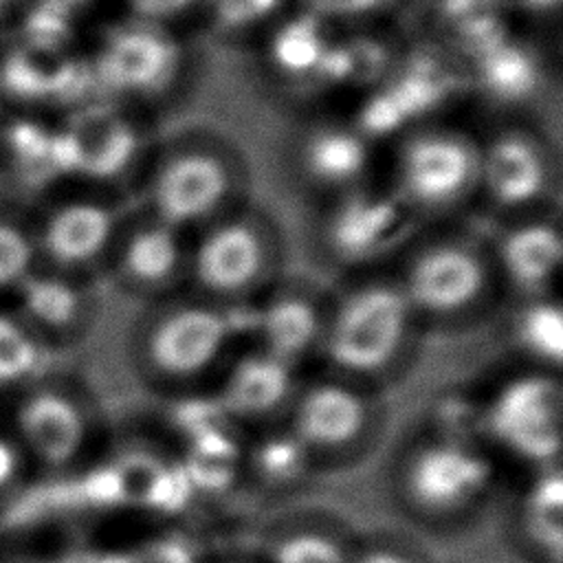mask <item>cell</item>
<instances>
[{"label": "cell", "mask_w": 563, "mask_h": 563, "mask_svg": "<svg viewBox=\"0 0 563 563\" xmlns=\"http://www.w3.org/2000/svg\"><path fill=\"white\" fill-rule=\"evenodd\" d=\"M275 7V0H220V11L227 20H253Z\"/></svg>", "instance_id": "obj_32"}, {"label": "cell", "mask_w": 563, "mask_h": 563, "mask_svg": "<svg viewBox=\"0 0 563 563\" xmlns=\"http://www.w3.org/2000/svg\"><path fill=\"white\" fill-rule=\"evenodd\" d=\"M40 361V343L31 328L0 312V385H11L31 376Z\"/></svg>", "instance_id": "obj_29"}, {"label": "cell", "mask_w": 563, "mask_h": 563, "mask_svg": "<svg viewBox=\"0 0 563 563\" xmlns=\"http://www.w3.org/2000/svg\"><path fill=\"white\" fill-rule=\"evenodd\" d=\"M420 330L391 268L345 277L330 292L317 361L325 372L378 389L405 367Z\"/></svg>", "instance_id": "obj_2"}, {"label": "cell", "mask_w": 563, "mask_h": 563, "mask_svg": "<svg viewBox=\"0 0 563 563\" xmlns=\"http://www.w3.org/2000/svg\"><path fill=\"white\" fill-rule=\"evenodd\" d=\"M59 174L84 178L99 187L134 183L145 165L141 132L117 108L90 106L75 112L53 134Z\"/></svg>", "instance_id": "obj_12"}, {"label": "cell", "mask_w": 563, "mask_h": 563, "mask_svg": "<svg viewBox=\"0 0 563 563\" xmlns=\"http://www.w3.org/2000/svg\"><path fill=\"white\" fill-rule=\"evenodd\" d=\"M189 233L134 207L117 235L108 266L128 292L152 301L187 290Z\"/></svg>", "instance_id": "obj_13"}, {"label": "cell", "mask_w": 563, "mask_h": 563, "mask_svg": "<svg viewBox=\"0 0 563 563\" xmlns=\"http://www.w3.org/2000/svg\"><path fill=\"white\" fill-rule=\"evenodd\" d=\"M508 317V341L526 367L561 372L563 306L559 295L517 299Z\"/></svg>", "instance_id": "obj_22"}, {"label": "cell", "mask_w": 563, "mask_h": 563, "mask_svg": "<svg viewBox=\"0 0 563 563\" xmlns=\"http://www.w3.org/2000/svg\"><path fill=\"white\" fill-rule=\"evenodd\" d=\"M330 292L306 279L279 277L249 303V341L303 369L319 354Z\"/></svg>", "instance_id": "obj_16"}, {"label": "cell", "mask_w": 563, "mask_h": 563, "mask_svg": "<svg viewBox=\"0 0 563 563\" xmlns=\"http://www.w3.org/2000/svg\"><path fill=\"white\" fill-rule=\"evenodd\" d=\"M35 249L29 235L9 224L0 222V288L20 284L31 268Z\"/></svg>", "instance_id": "obj_30"}, {"label": "cell", "mask_w": 563, "mask_h": 563, "mask_svg": "<svg viewBox=\"0 0 563 563\" xmlns=\"http://www.w3.org/2000/svg\"><path fill=\"white\" fill-rule=\"evenodd\" d=\"M479 431L497 457L526 471L561 464L563 383L561 372L523 367L479 398Z\"/></svg>", "instance_id": "obj_8"}, {"label": "cell", "mask_w": 563, "mask_h": 563, "mask_svg": "<svg viewBox=\"0 0 563 563\" xmlns=\"http://www.w3.org/2000/svg\"><path fill=\"white\" fill-rule=\"evenodd\" d=\"M391 273L422 330L471 323L501 295L486 238L464 229H424Z\"/></svg>", "instance_id": "obj_4"}, {"label": "cell", "mask_w": 563, "mask_h": 563, "mask_svg": "<svg viewBox=\"0 0 563 563\" xmlns=\"http://www.w3.org/2000/svg\"><path fill=\"white\" fill-rule=\"evenodd\" d=\"M427 229L387 180L369 178L321 202L317 253L345 277L387 271Z\"/></svg>", "instance_id": "obj_7"}, {"label": "cell", "mask_w": 563, "mask_h": 563, "mask_svg": "<svg viewBox=\"0 0 563 563\" xmlns=\"http://www.w3.org/2000/svg\"><path fill=\"white\" fill-rule=\"evenodd\" d=\"M303 374L271 352L244 343L209 385L220 411L242 431L282 422Z\"/></svg>", "instance_id": "obj_15"}, {"label": "cell", "mask_w": 563, "mask_h": 563, "mask_svg": "<svg viewBox=\"0 0 563 563\" xmlns=\"http://www.w3.org/2000/svg\"><path fill=\"white\" fill-rule=\"evenodd\" d=\"M128 211L114 196L59 202L42 224L40 249L62 273L108 262Z\"/></svg>", "instance_id": "obj_17"}, {"label": "cell", "mask_w": 563, "mask_h": 563, "mask_svg": "<svg viewBox=\"0 0 563 563\" xmlns=\"http://www.w3.org/2000/svg\"><path fill=\"white\" fill-rule=\"evenodd\" d=\"M20 468V460H18V451L13 449V444L0 435V490L4 486H9V482L15 477Z\"/></svg>", "instance_id": "obj_34"}, {"label": "cell", "mask_w": 563, "mask_h": 563, "mask_svg": "<svg viewBox=\"0 0 563 563\" xmlns=\"http://www.w3.org/2000/svg\"><path fill=\"white\" fill-rule=\"evenodd\" d=\"M15 424L26 451L55 468L77 462L92 433L86 405L75 394L57 387L29 394L18 407Z\"/></svg>", "instance_id": "obj_19"}, {"label": "cell", "mask_w": 563, "mask_h": 563, "mask_svg": "<svg viewBox=\"0 0 563 563\" xmlns=\"http://www.w3.org/2000/svg\"><path fill=\"white\" fill-rule=\"evenodd\" d=\"M347 563H422V556L398 539L374 537L352 543Z\"/></svg>", "instance_id": "obj_31"}, {"label": "cell", "mask_w": 563, "mask_h": 563, "mask_svg": "<svg viewBox=\"0 0 563 563\" xmlns=\"http://www.w3.org/2000/svg\"><path fill=\"white\" fill-rule=\"evenodd\" d=\"M139 11L143 13H152V15H165V13H174L180 7H187L191 0H132Z\"/></svg>", "instance_id": "obj_35"}, {"label": "cell", "mask_w": 563, "mask_h": 563, "mask_svg": "<svg viewBox=\"0 0 563 563\" xmlns=\"http://www.w3.org/2000/svg\"><path fill=\"white\" fill-rule=\"evenodd\" d=\"M556 200V158L537 134L508 128L479 141L475 202L497 218L510 220L559 211Z\"/></svg>", "instance_id": "obj_11"}, {"label": "cell", "mask_w": 563, "mask_h": 563, "mask_svg": "<svg viewBox=\"0 0 563 563\" xmlns=\"http://www.w3.org/2000/svg\"><path fill=\"white\" fill-rule=\"evenodd\" d=\"M317 464L284 422H275L246 433L242 484L266 495H288L299 490Z\"/></svg>", "instance_id": "obj_21"}, {"label": "cell", "mask_w": 563, "mask_h": 563, "mask_svg": "<svg viewBox=\"0 0 563 563\" xmlns=\"http://www.w3.org/2000/svg\"><path fill=\"white\" fill-rule=\"evenodd\" d=\"M297 185L319 202L374 178V141L356 123L310 128L292 150Z\"/></svg>", "instance_id": "obj_18"}, {"label": "cell", "mask_w": 563, "mask_h": 563, "mask_svg": "<svg viewBox=\"0 0 563 563\" xmlns=\"http://www.w3.org/2000/svg\"><path fill=\"white\" fill-rule=\"evenodd\" d=\"M328 48L330 46L325 44L319 22L312 18L286 22L279 29L275 44H273L275 62L286 73H295V75L319 70Z\"/></svg>", "instance_id": "obj_28"}, {"label": "cell", "mask_w": 563, "mask_h": 563, "mask_svg": "<svg viewBox=\"0 0 563 563\" xmlns=\"http://www.w3.org/2000/svg\"><path fill=\"white\" fill-rule=\"evenodd\" d=\"M77 563H202V554L191 537L165 530L119 548L92 552Z\"/></svg>", "instance_id": "obj_26"}, {"label": "cell", "mask_w": 563, "mask_h": 563, "mask_svg": "<svg viewBox=\"0 0 563 563\" xmlns=\"http://www.w3.org/2000/svg\"><path fill=\"white\" fill-rule=\"evenodd\" d=\"M380 418L376 387L323 369L314 378H301L282 422L317 468H323L365 453L380 429Z\"/></svg>", "instance_id": "obj_10"}, {"label": "cell", "mask_w": 563, "mask_h": 563, "mask_svg": "<svg viewBox=\"0 0 563 563\" xmlns=\"http://www.w3.org/2000/svg\"><path fill=\"white\" fill-rule=\"evenodd\" d=\"M352 543L332 519L297 515L268 534L264 563H347Z\"/></svg>", "instance_id": "obj_23"}, {"label": "cell", "mask_w": 563, "mask_h": 563, "mask_svg": "<svg viewBox=\"0 0 563 563\" xmlns=\"http://www.w3.org/2000/svg\"><path fill=\"white\" fill-rule=\"evenodd\" d=\"M18 286L29 321L44 330L68 332L77 328L88 312L86 292L62 273L26 275Z\"/></svg>", "instance_id": "obj_25"}, {"label": "cell", "mask_w": 563, "mask_h": 563, "mask_svg": "<svg viewBox=\"0 0 563 563\" xmlns=\"http://www.w3.org/2000/svg\"><path fill=\"white\" fill-rule=\"evenodd\" d=\"M486 244L501 295L512 301L559 295L563 268L561 211L501 220Z\"/></svg>", "instance_id": "obj_14"}, {"label": "cell", "mask_w": 563, "mask_h": 563, "mask_svg": "<svg viewBox=\"0 0 563 563\" xmlns=\"http://www.w3.org/2000/svg\"><path fill=\"white\" fill-rule=\"evenodd\" d=\"M376 2L380 0H310V4L319 13H330V15H354L372 9Z\"/></svg>", "instance_id": "obj_33"}, {"label": "cell", "mask_w": 563, "mask_h": 563, "mask_svg": "<svg viewBox=\"0 0 563 563\" xmlns=\"http://www.w3.org/2000/svg\"><path fill=\"white\" fill-rule=\"evenodd\" d=\"M499 482V457L475 435L427 427L407 442L391 466L396 504L427 526H453L473 517Z\"/></svg>", "instance_id": "obj_3"}, {"label": "cell", "mask_w": 563, "mask_h": 563, "mask_svg": "<svg viewBox=\"0 0 563 563\" xmlns=\"http://www.w3.org/2000/svg\"><path fill=\"white\" fill-rule=\"evenodd\" d=\"M482 66V79L488 92L501 101H519L528 97L537 81L532 59L512 46H490Z\"/></svg>", "instance_id": "obj_27"}, {"label": "cell", "mask_w": 563, "mask_h": 563, "mask_svg": "<svg viewBox=\"0 0 563 563\" xmlns=\"http://www.w3.org/2000/svg\"><path fill=\"white\" fill-rule=\"evenodd\" d=\"M246 341L249 303L222 306L183 290L150 303L132 339V358L143 380L174 396L207 389Z\"/></svg>", "instance_id": "obj_1"}, {"label": "cell", "mask_w": 563, "mask_h": 563, "mask_svg": "<svg viewBox=\"0 0 563 563\" xmlns=\"http://www.w3.org/2000/svg\"><path fill=\"white\" fill-rule=\"evenodd\" d=\"M136 191L141 209L191 235L249 202V174L229 145L183 139L145 161Z\"/></svg>", "instance_id": "obj_5"}, {"label": "cell", "mask_w": 563, "mask_h": 563, "mask_svg": "<svg viewBox=\"0 0 563 563\" xmlns=\"http://www.w3.org/2000/svg\"><path fill=\"white\" fill-rule=\"evenodd\" d=\"M519 543L539 563H563V471L559 466L526 471L510 508Z\"/></svg>", "instance_id": "obj_20"}, {"label": "cell", "mask_w": 563, "mask_h": 563, "mask_svg": "<svg viewBox=\"0 0 563 563\" xmlns=\"http://www.w3.org/2000/svg\"><path fill=\"white\" fill-rule=\"evenodd\" d=\"M174 66V48L147 31L119 37L106 59L108 79L123 90L152 92L165 84Z\"/></svg>", "instance_id": "obj_24"}, {"label": "cell", "mask_w": 563, "mask_h": 563, "mask_svg": "<svg viewBox=\"0 0 563 563\" xmlns=\"http://www.w3.org/2000/svg\"><path fill=\"white\" fill-rule=\"evenodd\" d=\"M477 152L479 141L466 132L420 128L400 139L385 180L429 224L475 202Z\"/></svg>", "instance_id": "obj_9"}, {"label": "cell", "mask_w": 563, "mask_h": 563, "mask_svg": "<svg viewBox=\"0 0 563 563\" xmlns=\"http://www.w3.org/2000/svg\"><path fill=\"white\" fill-rule=\"evenodd\" d=\"M284 238L275 220L244 202L189 235L187 290L246 306L282 277Z\"/></svg>", "instance_id": "obj_6"}]
</instances>
